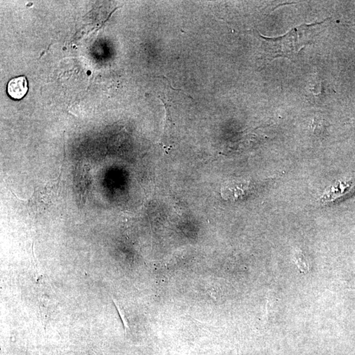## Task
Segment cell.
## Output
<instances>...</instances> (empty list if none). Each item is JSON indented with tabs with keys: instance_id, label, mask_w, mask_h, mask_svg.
Listing matches in <instances>:
<instances>
[{
	"instance_id": "obj_1",
	"label": "cell",
	"mask_w": 355,
	"mask_h": 355,
	"mask_svg": "<svg viewBox=\"0 0 355 355\" xmlns=\"http://www.w3.org/2000/svg\"><path fill=\"white\" fill-rule=\"evenodd\" d=\"M326 21L298 26L281 37L267 38L261 35L260 37L265 42L269 57L290 58L311 42Z\"/></svg>"
},
{
	"instance_id": "obj_2",
	"label": "cell",
	"mask_w": 355,
	"mask_h": 355,
	"mask_svg": "<svg viewBox=\"0 0 355 355\" xmlns=\"http://www.w3.org/2000/svg\"><path fill=\"white\" fill-rule=\"evenodd\" d=\"M59 182L53 181L46 185L35 188L32 196L29 200L24 201L32 210H45L52 203L58 190Z\"/></svg>"
},
{
	"instance_id": "obj_3",
	"label": "cell",
	"mask_w": 355,
	"mask_h": 355,
	"mask_svg": "<svg viewBox=\"0 0 355 355\" xmlns=\"http://www.w3.org/2000/svg\"><path fill=\"white\" fill-rule=\"evenodd\" d=\"M7 91L9 96L15 100H21L28 91V82L25 76L13 78L8 84Z\"/></svg>"
},
{
	"instance_id": "obj_4",
	"label": "cell",
	"mask_w": 355,
	"mask_h": 355,
	"mask_svg": "<svg viewBox=\"0 0 355 355\" xmlns=\"http://www.w3.org/2000/svg\"><path fill=\"white\" fill-rule=\"evenodd\" d=\"M77 187L78 192H79L80 196L83 197L86 193L88 192V187L90 184V177L88 176V172L84 169H81V171L77 172Z\"/></svg>"
},
{
	"instance_id": "obj_5",
	"label": "cell",
	"mask_w": 355,
	"mask_h": 355,
	"mask_svg": "<svg viewBox=\"0 0 355 355\" xmlns=\"http://www.w3.org/2000/svg\"><path fill=\"white\" fill-rule=\"evenodd\" d=\"M295 260L296 262H297L298 267H300V269H302V267H305V269H307L306 259H305L304 255H303V254L301 253L296 254Z\"/></svg>"
}]
</instances>
